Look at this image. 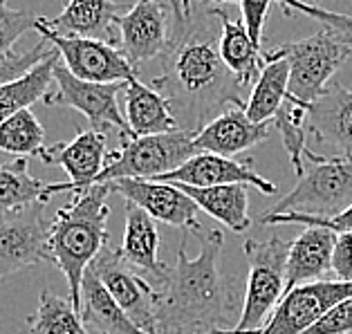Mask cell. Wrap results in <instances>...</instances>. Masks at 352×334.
I'll list each match as a JSON object with an SVG mask.
<instances>
[{
    "instance_id": "1",
    "label": "cell",
    "mask_w": 352,
    "mask_h": 334,
    "mask_svg": "<svg viewBox=\"0 0 352 334\" xmlns=\"http://www.w3.org/2000/svg\"><path fill=\"white\" fill-rule=\"evenodd\" d=\"M175 30L153 88L170 101L179 131L197 135L231 106H245V88L220 56L222 25L207 3H173Z\"/></svg>"
},
{
    "instance_id": "2",
    "label": "cell",
    "mask_w": 352,
    "mask_h": 334,
    "mask_svg": "<svg viewBox=\"0 0 352 334\" xmlns=\"http://www.w3.org/2000/svg\"><path fill=\"white\" fill-rule=\"evenodd\" d=\"M222 231H207L197 256L186 254V231L177 258L157 287V334H236L243 312L238 294L222 269Z\"/></svg>"
},
{
    "instance_id": "3",
    "label": "cell",
    "mask_w": 352,
    "mask_h": 334,
    "mask_svg": "<svg viewBox=\"0 0 352 334\" xmlns=\"http://www.w3.org/2000/svg\"><path fill=\"white\" fill-rule=\"evenodd\" d=\"M108 195L106 184H97L56 211L50 227V263L67 280V296L81 314V285L85 271L108 247Z\"/></svg>"
},
{
    "instance_id": "4",
    "label": "cell",
    "mask_w": 352,
    "mask_h": 334,
    "mask_svg": "<svg viewBox=\"0 0 352 334\" xmlns=\"http://www.w3.org/2000/svg\"><path fill=\"white\" fill-rule=\"evenodd\" d=\"M352 207V159L323 157L307 148L296 186L263 216H310L332 220Z\"/></svg>"
},
{
    "instance_id": "5",
    "label": "cell",
    "mask_w": 352,
    "mask_h": 334,
    "mask_svg": "<svg viewBox=\"0 0 352 334\" xmlns=\"http://www.w3.org/2000/svg\"><path fill=\"white\" fill-rule=\"evenodd\" d=\"M289 61V99L310 108L328 90L332 76L352 54V41L339 32L323 27L307 38L283 43L272 49Z\"/></svg>"
},
{
    "instance_id": "6",
    "label": "cell",
    "mask_w": 352,
    "mask_h": 334,
    "mask_svg": "<svg viewBox=\"0 0 352 334\" xmlns=\"http://www.w3.org/2000/svg\"><path fill=\"white\" fill-rule=\"evenodd\" d=\"M287 241L270 238V241H247L245 256L249 263L247 294L243 301V312L236 325V334H261V330L272 319L274 310L287 294Z\"/></svg>"
},
{
    "instance_id": "7",
    "label": "cell",
    "mask_w": 352,
    "mask_h": 334,
    "mask_svg": "<svg viewBox=\"0 0 352 334\" xmlns=\"http://www.w3.org/2000/svg\"><path fill=\"white\" fill-rule=\"evenodd\" d=\"M193 137L195 135L186 131H173L124 140L122 148L108 155V166L97 179V184H110L117 179H160L173 173L191 157L200 155Z\"/></svg>"
},
{
    "instance_id": "8",
    "label": "cell",
    "mask_w": 352,
    "mask_h": 334,
    "mask_svg": "<svg viewBox=\"0 0 352 334\" xmlns=\"http://www.w3.org/2000/svg\"><path fill=\"white\" fill-rule=\"evenodd\" d=\"M124 90V83H88L76 79L65 70L63 63L54 70V90L47 94L45 104L52 108H72L88 119L92 131L104 133L106 128L115 131L124 140H135L126 115L119 108L117 94Z\"/></svg>"
},
{
    "instance_id": "9",
    "label": "cell",
    "mask_w": 352,
    "mask_h": 334,
    "mask_svg": "<svg viewBox=\"0 0 352 334\" xmlns=\"http://www.w3.org/2000/svg\"><path fill=\"white\" fill-rule=\"evenodd\" d=\"M175 10L173 3L142 0L117 19L119 49L135 70L140 65L162 58L173 41Z\"/></svg>"
},
{
    "instance_id": "10",
    "label": "cell",
    "mask_w": 352,
    "mask_h": 334,
    "mask_svg": "<svg viewBox=\"0 0 352 334\" xmlns=\"http://www.w3.org/2000/svg\"><path fill=\"white\" fill-rule=\"evenodd\" d=\"M34 30L61 54L65 70L74 74L76 79L88 83H128L137 79V70L128 63L124 52L110 43L61 36V34L43 27L41 19L34 25Z\"/></svg>"
},
{
    "instance_id": "11",
    "label": "cell",
    "mask_w": 352,
    "mask_h": 334,
    "mask_svg": "<svg viewBox=\"0 0 352 334\" xmlns=\"http://www.w3.org/2000/svg\"><path fill=\"white\" fill-rule=\"evenodd\" d=\"M108 137L99 131H83L70 142H56L47 146L41 162L47 166H58L65 170L67 182L47 184V198L56 193L70 191L72 195L83 193L97 184V179L108 166Z\"/></svg>"
},
{
    "instance_id": "12",
    "label": "cell",
    "mask_w": 352,
    "mask_h": 334,
    "mask_svg": "<svg viewBox=\"0 0 352 334\" xmlns=\"http://www.w3.org/2000/svg\"><path fill=\"white\" fill-rule=\"evenodd\" d=\"M104 287L115 298L117 305L131 316L133 323L146 334H157L155 328V305L157 292L140 271L131 267L115 247H106L90 267Z\"/></svg>"
},
{
    "instance_id": "13",
    "label": "cell",
    "mask_w": 352,
    "mask_h": 334,
    "mask_svg": "<svg viewBox=\"0 0 352 334\" xmlns=\"http://www.w3.org/2000/svg\"><path fill=\"white\" fill-rule=\"evenodd\" d=\"M50 227L45 204L36 202L0 220V280L41 263H50Z\"/></svg>"
},
{
    "instance_id": "14",
    "label": "cell",
    "mask_w": 352,
    "mask_h": 334,
    "mask_svg": "<svg viewBox=\"0 0 352 334\" xmlns=\"http://www.w3.org/2000/svg\"><path fill=\"white\" fill-rule=\"evenodd\" d=\"M348 298H352V282L319 280L300 285L283 296L261 334H305L332 307Z\"/></svg>"
},
{
    "instance_id": "15",
    "label": "cell",
    "mask_w": 352,
    "mask_h": 334,
    "mask_svg": "<svg viewBox=\"0 0 352 334\" xmlns=\"http://www.w3.org/2000/svg\"><path fill=\"white\" fill-rule=\"evenodd\" d=\"M110 193H117L128 204H135L144 213L164 225L184 229L186 234L191 229H200V207L188 195L168 182H155V179H117L106 184Z\"/></svg>"
},
{
    "instance_id": "16",
    "label": "cell",
    "mask_w": 352,
    "mask_h": 334,
    "mask_svg": "<svg viewBox=\"0 0 352 334\" xmlns=\"http://www.w3.org/2000/svg\"><path fill=\"white\" fill-rule=\"evenodd\" d=\"M155 182H168V184H186L197 188L209 186H256L263 193H276V184L265 179L258 170L254 168L252 159H234V157H220L213 153H200L179 166L173 173L155 179Z\"/></svg>"
},
{
    "instance_id": "17",
    "label": "cell",
    "mask_w": 352,
    "mask_h": 334,
    "mask_svg": "<svg viewBox=\"0 0 352 334\" xmlns=\"http://www.w3.org/2000/svg\"><path fill=\"white\" fill-rule=\"evenodd\" d=\"M128 10L131 5L108 3V0H72L56 19L41 16V25L61 36L104 41L119 47L117 19Z\"/></svg>"
},
{
    "instance_id": "18",
    "label": "cell",
    "mask_w": 352,
    "mask_h": 334,
    "mask_svg": "<svg viewBox=\"0 0 352 334\" xmlns=\"http://www.w3.org/2000/svg\"><path fill=\"white\" fill-rule=\"evenodd\" d=\"M307 131L339 157L352 159V90L332 81L307 110Z\"/></svg>"
},
{
    "instance_id": "19",
    "label": "cell",
    "mask_w": 352,
    "mask_h": 334,
    "mask_svg": "<svg viewBox=\"0 0 352 334\" xmlns=\"http://www.w3.org/2000/svg\"><path fill=\"white\" fill-rule=\"evenodd\" d=\"M274 124H254L247 117L245 106H231L225 113L202 128L193 137L195 148L200 153H213L220 157H234L247 148L258 146L263 140H267Z\"/></svg>"
},
{
    "instance_id": "20",
    "label": "cell",
    "mask_w": 352,
    "mask_h": 334,
    "mask_svg": "<svg viewBox=\"0 0 352 334\" xmlns=\"http://www.w3.org/2000/svg\"><path fill=\"white\" fill-rule=\"evenodd\" d=\"M124 260L135 267L142 276L157 287L164 282L168 267L160 260V231L148 213H144L140 207L126 202V225H124V241L122 247Z\"/></svg>"
},
{
    "instance_id": "21",
    "label": "cell",
    "mask_w": 352,
    "mask_h": 334,
    "mask_svg": "<svg viewBox=\"0 0 352 334\" xmlns=\"http://www.w3.org/2000/svg\"><path fill=\"white\" fill-rule=\"evenodd\" d=\"M337 234L323 227H305L296 241L289 245L285 289L292 292L300 285L325 280L323 276L332 271V256L337 247Z\"/></svg>"
},
{
    "instance_id": "22",
    "label": "cell",
    "mask_w": 352,
    "mask_h": 334,
    "mask_svg": "<svg viewBox=\"0 0 352 334\" xmlns=\"http://www.w3.org/2000/svg\"><path fill=\"white\" fill-rule=\"evenodd\" d=\"M126 97V122L135 137H151L179 131L170 101L140 79L124 83Z\"/></svg>"
},
{
    "instance_id": "23",
    "label": "cell",
    "mask_w": 352,
    "mask_h": 334,
    "mask_svg": "<svg viewBox=\"0 0 352 334\" xmlns=\"http://www.w3.org/2000/svg\"><path fill=\"white\" fill-rule=\"evenodd\" d=\"M289 94V61L285 56L265 52V67L249 92L245 113L254 124H274Z\"/></svg>"
},
{
    "instance_id": "24",
    "label": "cell",
    "mask_w": 352,
    "mask_h": 334,
    "mask_svg": "<svg viewBox=\"0 0 352 334\" xmlns=\"http://www.w3.org/2000/svg\"><path fill=\"white\" fill-rule=\"evenodd\" d=\"M58 63H61V54L52 47V52L30 72L19 79L0 83V124L23 110H30L36 101L47 99V94L54 90V70Z\"/></svg>"
},
{
    "instance_id": "25",
    "label": "cell",
    "mask_w": 352,
    "mask_h": 334,
    "mask_svg": "<svg viewBox=\"0 0 352 334\" xmlns=\"http://www.w3.org/2000/svg\"><path fill=\"white\" fill-rule=\"evenodd\" d=\"M81 319L85 328L99 334H146L117 305L92 269L85 271L81 285Z\"/></svg>"
},
{
    "instance_id": "26",
    "label": "cell",
    "mask_w": 352,
    "mask_h": 334,
    "mask_svg": "<svg viewBox=\"0 0 352 334\" xmlns=\"http://www.w3.org/2000/svg\"><path fill=\"white\" fill-rule=\"evenodd\" d=\"M216 12L222 25V36H220L222 61L236 74V79L245 90L254 88L265 67V52L252 43L243 21L240 23L229 21V14L222 7H216Z\"/></svg>"
},
{
    "instance_id": "27",
    "label": "cell",
    "mask_w": 352,
    "mask_h": 334,
    "mask_svg": "<svg viewBox=\"0 0 352 334\" xmlns=\"http://www.w3.org/2000/svg\"><path fill=\"white\" fill-rule=\"evenodd\" d=\"M177 188L191 198L200 211L209 213L213 220L222 222L229 231L234 234H245L252 225L249 218V193L247 186L243 184H231V186H209V188H197L186 184H175Z\"/></svg>"
},
{
    "instance_id": "28",
    "label": "cell",
    "mask_w": 352,
    "mask_h": 334,
    "mask_svg": "<svg viewBox=\"0 0 352 334\" xmlns=\"http://www.w3.org/2000/svg\"><path fill=\"white\" fill-rule=\"evenodd\" d=\"M36 202H50L47 184L30 173V159L16 157L0 164V220Z\"/></svg>"
},
{
    "instance_id": "29",
    "label": "cell",
    "mask_w": 352,
    "mask_h": 334,
    "mask_svg": "<svg viewBox=\"0 0 352 334\" xmlns=\"http://www.w3.org/2000/svg\"><path fill=\"white\" fill-rule=\"evenodd\" d=\"M30 334H90L70 296L43 289L36 312L28 319Z\"/></svg>"
},
{
    "instance_id": "30",
    "label": "cell",
    "mask_w": 352,
    "mask_h": 334,
    "mask_svg": "<svg viewBox=\"0 0 352 334\" xmlns=\"http://www.w3.org/2000/svg\"><path fill=\"white\" fill-rule=\"evenodd\" d=\"M45 128L32 110L5 119L0 124V151L16 157H38L45 153Z\"/></svg>"
},
{
    "instance_id": "31",
    "label": "cell",
    "mask_w": 352,
    "mask_h": 334,
    "mask_svg": "<svg viewBox=\"0 0 352 334\" xmlns=\"http://www.w3.org/2000/svg\"><path fill=\"white\" fill-rule=\"evenodd\" d=\"M307 106H300L298 101L289 99L285 106L280 108V113L274 119V128H278L283 137V146H285L287 155L292 159L296 175L303 173V155H305V133H307Z\"/></svg>"
},
{
    "instance_id": "32",
    "label": "cell",
    "mask_w": 352,
    "mask_h": 334,
    "mask_svg": "<svg viewBox=\"0 0 352 334\" xmlns=\"http://www.w3.org/2000/svg\"><path fill=\"white\" fill-rule=\"evenodd\" d=\"M41 16L28 10H14L7 3H0V58L14 52V43L28 30H34Z\"/></svg>"
},
{
    "instance_id": "33",
    "label": "cell",
    "mask_w": 352,
    "mask_h": 334,
    "mask_svg": "<svg viewBox=\"0 0 352 334\" xmlns=\"http://www.w3.org/2000/svg\"><path fill=\"white\" fill-rule=\"evenodd\" d=\"M280 10L285 14H289V16L303 14V16H307V19L319 21L323 27H328L332 32H339V34H343V36H348L352 41V16H348V14L330 12V10H325V7H319V5L289 3V0H283Z\"/></svg>"
},
{
    "instance_id": "34",
    "label": "cell",
    "mask_w": 352,
    "mask_h": 334,
    "mask_svg": "<svg viewBox=\"0 0 352 334\" xmlns=\"http://www.w3.org/2000/svg\"><path fill=\"white\" fill-rule=\"evenodd\" d=\"M52 52V45L47 41H38L28 52H10L5 58H0V83L19 79L25 72H30L34 65H38L43 58Z\"/></svg>"
},
{
    "instance_id": "35",
    "label": "cell",
    "mask_w": 352,
    "mask_h": 334,
    "mask_svg": "<svg viewBox=\"0 0 352 334\" xmlns=\"http://www.w3.org/2000/svg\"><path fill=\"white\" fill-rule=\"evenodd\" d=\"M305 334H352V298L339 303L337 307L314 323Z\"/></svg>"
},
{
    "instance_id": "36",
    "label": "cell",
    "mask_w": 352,
    "mask_h": 334,
    "mask_svg": "<svg viewBox=\"0 0 352 334\" xmlns=\"http://www.w3.org/2000/svg\"><path fill=\"white\" fill-rule=\"evenodd\" d=\"M240 12H243V25L249 34V38L258 49H263V27L267 21V14L272 10V3H240Z\"/></svg>"
},
{
    "instance_id": "37",
    "label": "cell",
    "mask_w": 352,
    "mask_h": 334,
    "mask_svg": "<svg viewBox=\"0 0 352 334\" xmlns=\"http://www.w3.org/2000/svg\"><path fill=\"white\" fill-rule=\"evenodd\" d=\"M332 274L341 282H352V234H341L337 238L332 256Z\"/></svg>"
}]
</instances>
